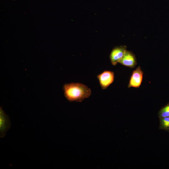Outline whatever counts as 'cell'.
Masks as SVG:
<instances>
[{
  "label": "cell",
  "mask_w": 169,
  "mask_h": 169,
  "mask_svg": "<svg viewBox=\"0 0 169 169\" xmlns=\"http://www.w3.org/2000/svg\"><path fill=\"white\" fill-rule=\"evenodd\" d=\"M158 114L159 118L169 117V103L161 108Z\"/></svg>",
  "instance_id": "cell-8"
},
{
  "label": "cell",
  "mask_w": 169,
  "mask_h": 169,
  "mask_svg": "<svg viewBox=\"0 0 169 169\" xmlns=\"http://www.w3.org/2000/svg\"><path fill=\"white\" fill-rule=\"evenodd\" d=\"M143 74L140 67H138L132 73L128 87H139L142 81Z\"/></svg>",
  "instance_id": "cell-4"
},
{
  "label": "cell",
  "mask_w": 169,
  "mask_h": 169,
  "mask_svg": "<svg viewBox=\"0 0 169 169\" xmlns=\"http://www.w3.org/2000/svg\"><path fill=\"white\" fill-rule=\"evenodd\" d=\"M100 85L103 90L106 89L113 82L114 73L110 71L105 70L97 76Z\"/></svg>",
  "instance_id": "cell-2"
},
{
  "label": "cell",
  "mask_w": 169,
  "mask_h": 169,
  "mask_svg": "<svg viewBox=\"0 0 169 169\" xmlns=\"http://www.w3.org/2000/svg\"><path fill=\"white\" fill-rule=\"evenodd\" d=\"M159 119V129L169 132V117L160 118Z\"/></svg>",
  "instance_id": "cell-7"
},
{
  "label": "cell",
  "mask_w": 169,
  "mask_h": 169,
  "mask_svg": "<svg viewBox=\"0 0 169 169\" xmlns=\"http://www.w3.org/2000/svg\"><path fill=\"white\" fill-rule=\"evenodd\" d=\"M119 63L123 65L133 68L136 64V59L132 52L127 50Z\"/></svg>",
  "instance_id": "cell-5"
},
{
  "label": "cell",
  "mask_w": 169,
  "mask_h": 169,
  "mask_svg": "<svg viewBox=\"0 0 169 169\" xmlns=\"http://www.w3.org/2000/svg\"><path fill=\"white\" fill-rule=\"evenodd\" d=\"M126 50V47L125 46L115 47L112 50L110 56L112 64L115 65L119 63Z\"/></svg>",
  "instance_id": "cell-3"
},
{
  "label": "cell",
  "mask_w": 169,
  "mask_h": 169,
  "mask_svg": "<svg viewBox=\"0 0 169 169\" xmlns=\"http://www.w3.org/2000/svg\"><path fill=\"white\" fill-rule=\"evenodd\" d=\"M65 97L69 101L82 102L90 97L91 93L90 88L79 83L64 84L63 86Z\"/></svg>",
  "instance_id": "cell-1"
},
{
  "label": "cell",
  "mask_w": 169,
  "mask_h": 169,
  "mask_svg": "<svg viewBox=\"0 0 169 169\" xmlns=\"http://www.w3.org/2000/svg\"><path fill=\"white\" fill-rule=\"evenodd\" d=\"M9 120L7 115L3 110L2 108H0V131L1 135L3 136L4 133L10 125Z\"/></svg>",
  "instance_id": "cell-6"
}]
</instances>
